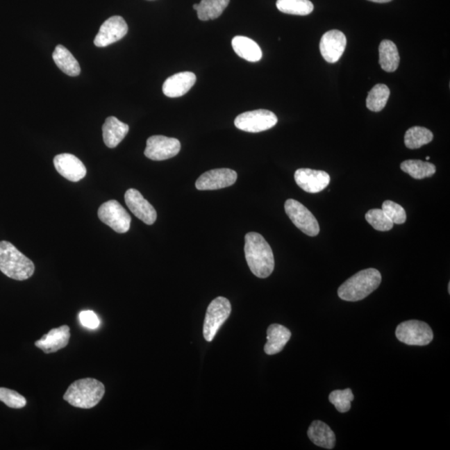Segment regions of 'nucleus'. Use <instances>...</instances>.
I'll use <instances>...</instances> for the list:
<instances>
[{
  "instance_id": "30",
  "label": "nucleus",
  "mask_w": 450,
  "mask_h": 450,
  "mask_svg": "<svg viewBox=\"0 0 450 450\" xmlns=\"http://www.w3.org/2000/svg\"><path fill=\"white\" fill-rule=\"evenodd\" d=\"M365 219L371 226L378 231H389L394 227V224L392 223V221L379 208H373V210L367 212Z\"/></svg>"
},
{
  "instance_id": "34",
  "label": "nucleus",
  "mask_w": 450,
  "mask_h": 450,
  "mask_svg": "<svg viewBox=\"0 0 450 450\" xmlns=\"http://www.w3.org/2000/svg\"><path fill=\"white\" fill-rule=\"evenodd\" d=\"M79 320L83 326L87 328L95 329L99 327V319L94 311L85 310L81 312L78 315Z\"/></svg>"
},
{
  "instance_id": "36",
  "label": "nucleus",
  "mask_w": 450,
  "mask_h": 450,
  "mask_svg": "<svg viewBox=\"0 0 450 450\" xmlns=\"http://www.w3.org/2000/svg\"><path fill=\"white\" fill-rule=\"evenodd\" d=\"M193 8H194V10H197L198 8H199V3L194 4Z\"/></svg>"
},
{
  "instance_id": "37",
  "label": "nucleus",
  "mask_w": 450,
  "mask_h": 450,
  "mask_svg": "<svg viewBox=\"0 0 450 450\" xmlns=\"http://www.w3.org/2000/svg\"><path fill=\"white\" fill-rule=\"evenodd\" d=\"M429 158H429L428 156L426 157V160H427V161L429 160Z\"/></svg>"
},
{
  "instance_id": "2",
  "label": "nucleus",
  "mask_w": 450,
  "mask_h": 450,
  "mask_svg": "<svg viewBox=\"0 0 450 450\" xmlns=\"http://www.w3.org/2000/svg\"><path fill=\"white\" fill-rule=\"evenodd\" d=\"M381 281V274L376 269L361 270L342 283L338 295L344 301H360L377 290Z\"/></svg>"
},
{
  "instance_id": "3",
  "label": "nucleus",
  "mask_w": 450,
  "mask_h": 450,
  "mask_svg": "<svg viewBox=\"0 0 450 450\" xmlns=\"http://www.w3.org/2000/svg\"><path fill=\"white\" fill-rule=\"evenodd\" d=\"M33 261L21 253L10 242H0V271L8 278L22 281L35 273Z\"/></svg>"
},
{
  "instance_id": "14",
  "label": "nucleus",
  "mask_w": 450,
  "mask_h": 450,
  "mask_svg": "<svg viewBox=\"0 0 450 450\" xmlns=\"http://www.w3.org/2000/svg\"><path fill=\"white\" fill-rule=\"evenodd\" d=\"M296 183L307 193L316 194L326 189L331 176L322 170L299 169L294 174Z\"/></svg>"
},
{
  "instance_id": "7",
  "label": "nucleus",
  "mask_w": 450,
  "mask_h": 450,
  "mask_svg": "<svg viewBox=\"0 0 450 450\" xmlns=\"http://www.w3.org/2000/svg\"><path fill=\"white\" fill-rule=\"evenodd\" d=\"M278 123L277 116L267 110L243 112L236 117L235 125L242 131L260 133L273 128Z\"/></svg>"
},
{
  "instance_id": "31",
  "label": "nucleus",
  "mask_w": 450,
  "mask_h": 450,
  "mask_svg": "<svg viewBox=\"0 0 450 450\" xmlns=\"http://www.w3.org/2000/svg\"><path fill=\"white\" fill-rule=\"evenodd\" d=\"M353 399V392L350 389L335 390L328 396L329 401L340 412H346L350 410V408H351V402Z\"/></svg>"
},
{
  "instance_id": "5",
  "label": "nucleus",
  "mask_w": 450,
  "mask_h": 450,
  "mask_svg": "<svg viewBox=\"0 0 450 450\" xmlns=\"http://www.w3.org/2000/svg\"><path fill=\"white\" fill-rule=\"evenodd\" d=\"M231 303L226 298L218 297L212 300L207 308L203 323V333L206 341L214 340L220 327L231 315Z\"/></svg>"
},
{
  "instance_id": "26",
  "label": "nucleus",
  "mask_w": 450,
  "mask_h": 450,
  "mask_svg": "<svg viewBox=\"0 0 450 450\" xmlns=\"http://www.w3.org/2000/svg\"><path fill=\"white\" fill-rule=\"evenodd\" d=\"M231 0H201L199 3L198 18L202 21L215 19L223 14Z\"/></svg>"
},
{
  "instance_id": "32",
  "label": "nucleus",
  "mask_w": 450,
  "mask_h": 450,
  "mask_svg": "<svg viewBox=\"0 0 450 450\" xmlns=\"http://www.w3.org/2000/svg\"><path fill=\"white\" fill-rule=\"evenodd\" d=\"M381 210L394 224L406 223L407 216L404 208L391 200L383 202Z\"/></svg>"
},
{
  "instance_id": "27",
  "label": "nucleus",
  "mask_w": 450,
  "mask_h": 450,
  "mask_svg": "<svg viewBox=\"0 0 450 450\" xmlns=\"http://www.w3.org/2000/svg\"><path fill=\"white\" fill-rule=\"evenodd\" d=\"M390 90L383 83H378L369 91L366 99V106L370 111L381 112L386 106L389 100Z\"/></svg>"
},
{
  "instance_id": "20",
  "label": "nucleus",
  "mask_w": 450,
  "mask_h": 450,
  "mask_svg": "<svg viewBox=\"0 0 450 450\" xmlns=\"http://www.w3.org/2000/svg\"><path fill=\"white\" fill-rule=\"evenodd\" d=\"M103 139L107 147L114 149L122 141L129 131L128 125L121 122L116 117H108L103 124Z\"/></svg>"
},
{
  "instance_id": "17",
  "label": "nucleus",
  "mask_w": 450,
  "mask_h": 450,
  "mask_svg": "<svg viewBox=\"0 0 450 450\" xmlns=\"http://www.w3.org/2000/svg\"><path fill=\"white\" fill-rule=\"evenodd\" d=\"M70 340V328L68 325L53 328L40 340L35 342V346L45 353L58 351L68 345Z\"/></svg>"
},
{
  "instance_id": "19",
  "label": "nucleus",
  "mask_w": 450,
  "mask_h": 450,
  "mask_svg": "<svg viewBox=\"0 0 450 450\" xmlns=\"http://www.w3.org/2000/svg\"><path fill=\"white\" fill-rule=\"evenodd\" d=\"M291 338V332L283 325L274 324L267 329V343L265 352L268 356L281 352Z\"/></svg>"
},
{
  "instance_id": "28",
  "label": "nucleus",
  "mask_w": 450,
  "mask_h": 450,
  "mask_svg": "<svg viewBox=\"0 0 450 450\" xmlns=\"http://www.w3.org/2000/svg\"><path fill=\"white\" fill-rule=\"evenodd\" d=\"M433 139V133L429 129L424 127H412L404 135V144L408 149H416L431 143Z\"/></svg>"
},
{
  "instance_id": "24",
  "label": "nucleus",
  "mask_w": 450,
  "mask_h": 450,
  "mask_svg": "<svg viewBox=\"0 0 450 450\" xmlns=\"http://www.w3.org/2000/svg\"><path fill=\"white\" fill-rule=\"evenodd\" d=\"M379 65L383 70L392 73L397 70L400 57L397 46L390 40H383L379 44Z\"/></svg>"
},
{
  "instance_id": "29",
  "label": "nucleus",
  "mask_w": 450,
  "mask_h": 450,
  "mask_svg": "<svg viewBox=\"0 0 450 450\" xmlns=\"http://www.w3.org/2000/svg\"><path fill=\"white\" fill-rule=\"evenodd\" d=\"M278 10L287 15L306 16L314 10V4L310 0H277Z\"/></svg>"
},
{
  "instance_id": "12",
  "label": "nucleus",
  "mask_w": 450,
  "mask_h": 450,
  "mask_svg": "<svg viewBox=\"0 0 450 450\" xmlns=\"http://www.w3.org/2000/svg\"><path fill=\"white\" fill-rule=\"evenodd\" d=\"M238 174L231 169H216L203 173L196 181V189L199 190H215L224 189L233 185Z\"/></svg>"
},
{
  "instance_id": "22",
  "label": "nucleus",
  "mask_w": 450,
  "mask_h": 450,
  "mask_svg": "<svg viewBox=\"0 0 450 450\" xmlns=\"http://www.w3.org/2000/svg\"><path fill=\"white\" fill-rule=\"evenodd\" d=\"M232 47L237 56L249 62H258L262 58L260 46L248 37L235 36L232 40Z\"/></svg>"
},
{
  "instance_id": "4",
  "label": "nucleus",
  "mask_w": 450,
  "mask_h": 450,
  "mask_svg": "<svg viewBox=\"0 0 450 450\" xmlns=\"http://www.w3.org/2000/svg\"><path fill=\"white\" fill-rule=\"evenodd\" d=\"M106 387L95 378L78 379L71 383L64 394V399L79 408H92L101 401Z\"/></svg>"
},
{
  "instance_id": "18",
  "label": "nucleus",
  "mask_w": 450,
  "mask_h": 450,
  "mask_svg": "<svg viewBox=\"0 0 450 450\" xmlns=\"http://www.w3.org/2000/svg\"><path fill=\"white\" fill-rule=\"evenodd\" d=\"M196 75L192 72H181L166 79L162 85V92L169 98H178L185 95L194 86Z\"/></svg>"
},
{
  "instance_id": "6",
  "label": "nucleus",
  "mask_w": 450,
  "mask_h": 450,
  "mask_svg": "<svg viewBox=\"0 0 450 450\" xmlns=\"http://www.w3.org/2000/svg\"><path fill=\"white\" fill-rule=\"evenodd\" d=\"M395 335L400 342L408 345L424 346L433 339L431 328L419 320L404 321L398 325Z\"/></svg>"
},
{
  "instance_id": "8",
  "label": "nucleus",
  "mask_w": 450,
  "mask_h": 450,
  "mask_svg": "<svg viewBox=\"0 0 450 450\" xmlns=\"http://www.w3.org/2000/svg\"><path fill=\"white\" fill-rule=\"evenodd\" d=\"M285 210L296 227L308 236H316L319 233V225L314 215L295 199H288Z\"/></svg>"
},
{
  "instance_id": "21",
  "label": "nucleus",
  "mask_w": 450,
  "mask_h": 450,
  "mask_svg": "<svg viewBox=\"0 0 450 450\" xmlns=\"http://www.w3.org/2000/svg\"><path fill=\"white\" fill-rule=\"evenodd\" d=\"M307 433L312 443L319 447L327 449L335 448L336 442L335 433L322 421H312Z\"/></svg>"
},
{
  "instance_id": "15",
  "label": "nucleus",
  "mask_w": 450,
  "mask_h": 450,
  "mask_svg": "<svg viewBox=\"0 0 450 450\" xmlns=\"http://www.w3.org/2000/svg\"><path fill=\"white\" fill-rule=\"evenodd\" d=\"M125 203L128 208L138 219L148 225L156 222L157 212L156 208L144 198L140 192L135 189H129L124 194Z\"/></svg>"
},
{
  "instance_id": "16",
  "label": "nucleus",
  "mask_w": 450,
  "mask_h": 450,
  "mask_svg": "<svg viewBox=\"0 0 450 450\" xmlns=\"http://www.w3.org/2000/svg\"><path fill=\"white\" fill-rule=\"evenodd\" d=\"M53 165L58 174L69 181H81L85 177L87 173L85 166L82 161L71 153L58 154L53 158Z\"/></svg>"
},
{
  "instance_id": "9",
  "label": "nucleus",
  "mask_w": 450,
  "mask_h": 450,
  "mask_svg": "<svg viewBox=\"0 0 450 450\" xmlns=\"http://www.w3.org/2000/svg\"><path fill=\"white\" fill-rule=\"evenodd\" d=\"M98 216L103 223L117 233H124L131 228V217L117 200L103 203L99 208Z\"/></svg>"
},
{
  "instance_id": "25",
  "label": "nucleus",
  "mask_w": 450,
  "mask_h": 450,
  "mask_svg": "<svg viewBox=\"0 0 450 450\" xmlns=\"http://www.w3.org/2000/svg\"><path fill=\"white\" fill-rule=\"evenodd\" d=\"M400 169L415 179L432 177L436 172L435 166L431 162L416 160L403 161L400 165Z\"/></svg>"
},
{
  "instance_id": "35",
  "label": "nucleus",
  "mask_w": 450,
  "mask_h": 450,
  "mask_svg": "<svg viewBox=\"0 0 450 450\" xmlns=\"http://www.w3.org/2000/svg\"><path fill=\"white\" fill-rule=\"evenodd\" d=\"M369 1L374 2V3H385L391 2L392 0H369Z\"/></svg>"
},
{
  "instance_id": "11",
  "label": "nucleus",
  "mask_w": 450,
  "mask_h": 450,
  "mask_svg": "<svg viewBox=\"0 0 450 450\" xmlns=\"http://www.w3.org/2000/svg\"><path fill=\"white\" fill-rule=\"evenodd\" d=\"M128 25L121 16H112L101 25L94 43L102 48L122 40L127 35Z\"/></svg>"
},
{
  "instance_id": "13",
  "label": "nucleus",
  "mask_w": 450,
  "mask_h": 450,
  "mask_svg": "<svg viewBox=\"0 0 450 450\" xmlns=\"http://www.w3.org/2000/svg\"><path fill=\"white\" fill-rule=\"evenodd\" d=\"M347 40L343 32L333 29L325 33L319 43L320 53L325 61L335 64L344 52Z\"/></svg>"
},
{
  "instance_id": "33",
  "label": "nucleus",
  "mask_w": 450,
  "mask_h": 450,
  "mask_svg": "<svg viewBox=\"0 0 450 450\" xmlns=\"http://www.w3.org/2000/svg\"><path fill=\"white\" fill-rule=\"evenodd\" d=\"M0 401L12 408H22L27 403L23 395L6 388H0Z\"/></svg>"
},
{
  "instance_id": "23",
  "label": "nucleus",
  "mask_w": 450,
  "mask_h": 450,
  "mask_svg": "<svg viewBox=\"0 0 450 450\" xmlns=\"http://www.w3.org/2000/svg\"><path fill=\"white\" fill-rule=\"evenodd\" d=\"M53 60L62 72L67 75L74 77L81 74V66L76 58L65 46L61 44L56 46L53 53Z\"/></svg>"
},
{
  "instance_id": "10",
  "label": "nucleus",
  "mask_w": 450,
  "mask_h": 450,
  "mask_svg": "<svg viewBox=\"0 0 450 450\" xmlns=\"http://www.w3.org/2000/svg\"><path fill=\"white\" fill-rule=\"evenodd\" d=\"M181 149V142L174 138L153 135L147 140L144 154L149 160L162 161L176 156Z\"/></svg>"
},
{
  "instance_id": "1",
  "label": "nucleus",
  "mask_w": 450,
  "mask_h": 450,
  "mask_svg": "<svg viewBox=\"0 0 450 450\" xmlns=\"http://www.w3.org/2000/svg\"><path fill=\"white\" fill-rule=\"evenodd\" d=\"M244 254L249 269L258 278H265L273 273L272 249L260 233L250 232L245 235Z\"/></svg>"
}]
</instances>
